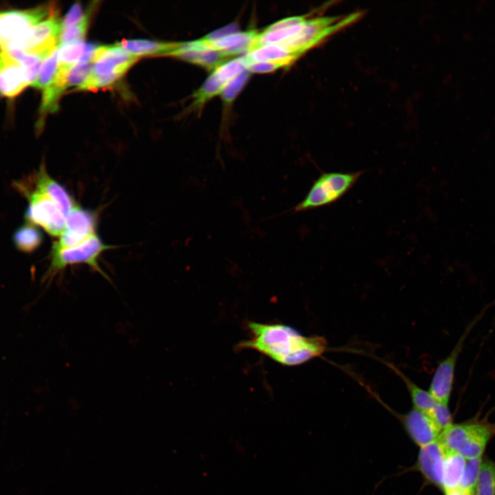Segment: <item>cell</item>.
Listing matches in <instances>:
<instances>
[{
  "label": "cell",
  "instance_id": "6da1fadb",
  "mask_svg": "<svg viewBox=\"0 0 495 495\" xmlns=\"http://www.w3.org/2000/svg\"><path fill=\"white\" fill-rule=\"evenodd\" d=\"M250 339L239 343L240 349H252L285 366H296L320 356L327 342L318 336H305L283 324L249 322Z\"/></svg>",
  "mask_w": 495,
  "mask_h": 495
},
{
  "label": "cell",
  "instance_id": "7a4b0ae2",
  "mask_svg": "<svg viewBox=\"0 0 495 495\" xmlns=\"http://www.w3.org/2000/svg\"><path fill=\"white\" fill-rule=\"evenodd\" d=\"M363 173L362 170L322 173L314 181L303 199L293 208V211H308L336 202L353 187Z\"/></svg>",
  "mask_w": 495,
  "mask_h": 495
},
{
  "label": "cell",
  "instance_id": "3957f363",
  "mask_svg": "<svg viewBox=\"0 0 495 495\" xmlns=\"http://www.w3.org/2000/svg\"><path fill=\"white\" fill-rule=\"evenodd\" d=\"M495 432V427L484 422L450 424L438 438L446 451L456 452L466 459L482 456Z\"/></svg>",
  "mask_w": 495,
  "mask_h": 495
},
{
  "label": "cell",
  "instance_id": "277c9868",
  "mask_svg": "<svg viewBox=\"0 0 495 495\" xmlns=\"http://www.w3.org/2000/svg\"><path fill=\"white\" fill-rule=\"evenodd\" d=\"M114 248L115 246L103 243L98 234H95L75 247L59 250H52L50 267L43 274L42 282L49 283L65 267L75 264H86L109 280V276L100 267L98 259L102 252Z\"/></svg>",
  "mask_w": 495,
  "mask_h": 495
},
{
  "label": "cell",
  "instance_id": "5b68a950",
  "mask_svg": "<svg viewBox=\"0 0 495 495\" xmlns=\"http://www.w3.org/2000/svg\"><path fill=\"white\" fill-rule=\"evenodd\" d=\"M15 187L28 201L27 222L41 226L52 236H60L65 229L66 217L56 204L34 188H30L24 181L15 182Z\"/></svg>",
  "mask_w": 495,
  "mask_h": 495
},
{
  "label": "cell",
  "instance_id": "8992f818",
  "mask_svg": "<svg viewBox=\"0 0 495 495\" xmlns=\"http://www.w3.org/2000/svg\"><path fill=\"white\" fill-rule=\"evenodd\" d=\"M61 24L62 22L54 12L4 49L19 50L25 53L47 57L58 48L62 31Z\"/></svg>",
  "mask_w": 495,
  "mask_h": 495
},
{
  "label": "cell",
  "instance_id": "52a82bcc",
  "mask_svg": "<svg viewBox=\"0 0 495 495\" xmlns=\"http://www.w3.org/2000/svg\"><path fill=\"white\" fill-rule=\"evenodd\" d=\"M51 11L48 6L0 11V49L19 39L30 28L52 14Z\"/></svg>",
  "mask_w": 495,
  "mask_h": 495
},
{
  "label": "cell",
  "instance_id": "ba28073f",
  "mask_svg": "<svg viewBox=\"0 0 495 495\" xmlns=\"http://www.w3.org/2000/svg\"><path fill=\"white\" fill-rule=\"evenodd\" d=\"M96 215L94 212L76 204L66 215L65 229L52 250L75 247L96 233Z\"/></svg>",
  "mask_w": 495,
  "mask_h": 495
},
{
  "label": "cell",
  "instance_id": "9c48e42d",
  "mask_svg": "<svg viewBox=\"0 0 495 495\" xmlns=\"http://www.w3.org/2000/svg\"><path fill=\"white\" fill-rule=\"evenodd\" d=\"M246 70L241 57L226 60L212 71L202 85L193 94L194 107H202L207 101L219 95L231 80Z\"/></svg>",
  "mask_w": 495,
  "mask_h": 495
},
{
  "label": "cell",
  "instance_id": "30bf717a",
  "mask_svg": "<svg viewBox=\"0 0 495 495\" xmlns=\"http://www.w3.org/2000/svg\"><path fill=\"white\" fill-rule=\"evenodd\" d=\"M466 333L461 336L450 354L439 363L432 377L428 391L441 404L448 405L450 400L456 361L463 347Z\"/></svg>",
  "mask_w": 495,
  "mask_h": 495
},
{
  "label": "cell",
  "instance_id": "8fae6325",
  "mask_svg": "<svg viewBox=\"0 0 495 495\" xmlns=\"http://www.w3.org/2000/svg\"><path fill=\"white\" fill-rule=\"evenodd\" d=\"M258 34L256 30L237 31L221 38L209 39L203 37L196 41L204 49L217 51L229 57L252 50L255 47Z\"/></svg>",
  "mask_w": 495,
  "mask_h": 495
},
{
  "label": "cell",
  "instance_id": "7c38bea8",
  "mask_svg": "<svg viewBox=\"0 0 495 495\" xmlns=\"http://www.w3.org/2000/svg\"><path fill=\"white\" fill-rule=\"evenodd\" d=\"M29 85L24 67L6 50L0 49V95L14 97Z\"/></svg>",
  "mask_w": 495,
  "mask_h": 495
},
{
  "label": "cell",
  "instance_id": "4fadbf2b",
  "mask_svg": "<svg viewBox=\"0 0 495 495\" xmlns=\"http://www.w3.org/2000/svg\"><path fill=\"white\" fill-rule=\"evenodd\" d=\"M405 428L420 448L437 441L441 429L426 412L413 408L403 417Z\"/></svg>",
  "mask_w": 495,
  "mask_h": 495
},
{
  "label": "cell",
  "instance_id": "5bb4252c",
  "mask_svg": "<svg viewBox=\"0 0 495 495\" xmlns=\"http://www.w3.org/2000/svg\"><path fill=\"white\" fill-rule=\"evenodd\" d=\"M446 450L437 439L420 448L418 468L431 483L442 488L444 461Z\"/></svg>",
  "mask_w": 495,
  "mask_h": 495
},
{
  "label": "cell",
  "instance_id": "9a60e30c",
  "mask_svg": "<svg viewBox=\"0 0 495 495\" xmlns=\"http://www.w3.org/2000/svg\"><path fill=\"white\" fill-rule=\"evenodd\" d=\"M34 189L52 199L65 215L76 205L67 190L48 174L42 164L34 175Z\"/></svg>",
  "mask_w": 495,
  "mask_h": 495
},
{
  "label": "cell",
  "instance_id": "2e32d148",
  "mask_svg": "<svg viewBox=\"0 0 495 495\" xmlns=\"http://www.w3.org/2000/svg\"><path fill=\"white\" fill-rule=\"evenodd\" d=\"M169 55L212 71L228 58L221 52L199 47L193 41L179 43L178 48Z\"/></svg>",
  "mask_w": 495,
  "mask_h": 495
},
{
  "label": "cell",
  "instance_id": "e0dca14e",
  "mask_svg": "<svg viewBox=\"0 0 495 495\" xmlns=\"http://www.w3.org/2000/svg\"><path fill=\"white\" fill-rule=\"evenodd\" d=\"M118 45L138 56L142 55H169L179 43H162L144 39L123 40Z\"/></svg>",
  "mask_w": 495,
  "mask_h": 495
},
{
  "label": "cell",
  "instance_id": "ac0fdd59",
  "mask_svg": "<svg viewBox=\"0 0 495 495\" xmlns=\"http://www.w3.org/2000/svg\"><path fill=\"white\" fill-rule=\"evenodd\" d=\"M466 459L453 451H446L442 488L445 492L458 489L465 468Z\"/></svg>",
  "mask_w": 495,
  "mask_h": 495
},
{
  "label": "cell",
  "instance_id": "d6986e66",
  "mask_svg": "<svg viewBox=\"0 0 495 495\" xmlns=\"http://www.w3.org/2000/svg\"><path fill=\"white\" fill-rule=\"evenodd\" d=\"M395 372L404 382L410 395L413 407L429 414L435 407L438 402L432 397L428 390H425L418 386L410 379L406 376L397 368L391 366Z\"/></svg>",
  "mask_w": 495,
  "mask_h": 495
},
{
  "label": "cell",
  "instance_id": "ffe728a7",
  "mask_svg": "<svg viewBox=\"0 0 495 495\" xmlns=\"http://www.w3.org/2000/svg\"><path fill=\"white\" fill-rule=\"evenodd\" d=\"M41 232L30 222L19 227L13 235V241L16 248L26 253L36 250L43 242Z\"/></svg>",
  "mask_w": 495,
  "mask_h": 495
},
{
  "label": "cell",
  "instance_id": "44dd1931",
  "mask_svg": "<svg viewBox=\"0 0 495 495\" xmlns=\"http://www.w3.org/2000/svg\"><path fill=\"white\" fill-rule=\"evenodd\" d=\"M101 58L113 61L124 72L138 59L118 44L96 47L92 60Z\"/></svg>",
  "mask_w": 495,
  "mask_h": 495
},
{
  "label": "cell",
  "instance_id": "7402d4cb",
  "mask_svg": "<svg viewBox=\"0 0 495 495\" xmlns=\"http://www.w3.org/2000/svg\"><path fill=\"white\" fill-rule=\"evenodd\" d=\"M85 47V44L82 41L59 45L58 47V68L69 72L80 60Z\"/></svg>",
  "mask_w": 495,
  "mask_h": 495
},
{
  "label": "cell",
  "instance_id": "603a6c76",
  "mask_svg": "<svg viewBox=\"0 0 495 495\" xmlns=\"http://www.w3.org/2000/svg\"><path fill=\"white\" fill-rule=\"evenodd\" d=\"M482 456L466 459L458 489L466 495H474L481 465Z\"/></svg>",
  "mask_w": 495,
  "mask_h": 495
},
{
  "label": "cell",
  "instance_id": "cb8c5ba5",
  "mask_svg": "<svg viewBox=\"0 0 495 495\" xmlns=\"http://www.w3.org/2000/svg\"><path fill=\"white\" fill-rule=\"evenodd\" d=\"M58 68V48L43 61L36 80L32 86L43 90L54 79Z\"/></svg>",
  "mask_w": 495,
  "mask_h": 495
},
{
  "label": "cell",
  "instance_id": "d4e9b609",
  "mask_svg": "<svg viewBox=\"0 0 495 495\" xmlns=\"http://www.w3.org/2000/svg\"><path fill=\"white\" fill-rule=\"evenodd\" d=\"M474 495H495V462L482 463Z\"/></svg>",
  "mask_w": 495,
  "mask_h": 495
},
{
  "label": "cell",
  "instance_id": "484cf974",
  "mask_svg": "<svg viewBox=\"0 0 495 495\" xmlns=\"http://www.w3.org/2000/svg\"><path fill=\"white\" fill-rule=\"evenodd\" d=\"M249 76L250 72L246 69L226 85L219 95L226 104L232 102L245 85Z\"/></svg>",
  "mask_w": 495,
  "mask_h": 495
},
{
  "label": "cell",
  "instance_id": "4316f807",
  "mask_svg": "<svg viewBox=\"0 0 495 495\" xmlns=\"http://www.w3.org/2000/svg\"><path fill=\"white\" fill-rule=\"evenodd\" d=\"M89 14H85L82 20L74 26L62 30L59 37V45L82 41L88 27Z\"/></svg>",
  "mask_w": 495,
  "mask_h": 495
},
{
  "label": "cell",
  "instance_id": "83f0119b",
  "mask_svg": "<svg viewBox=\"0 0 495 495\" xmlns=\"http://www.w3.org/2000/svg\"><path fill=\"white\" fill-rule=\"evenodd\" d=\"M298 58L295 56H290L277 60L252 63L246 65L245 68L249 72L269 73L277 70L279 68L289 66Z\"/></svg>",
  "mask_w": 495,
  "mask_h": 495
},
{
  "label": "cell",
  "instance_id": "f1b7e54d",
  "mask_svg": "<svg viewBox=\"0 0 495 495\" xmlns=\"http://www.w3.org/2000/svg\"><path fill=\"white\" fill-rule=\"evenodd\" d=\"M93 67L92 61L78 63L69 71L67 78V87L81 86L90 75Z\"/></svg>",
  "mask_w": 495,
  "mask_h": 495
},
{
  "label": "cell",
  "instance_id": "f546056e",
  "mask_svg": "<svg viewBox=\"0 0 495 495\" xmlns=\"http://www.w3.org/2000/svg\"><path fill=\"white\" fill-rule=\"evenodd\" d=\"M442 430L452 424V417L448 405L439 402L428 414Z\"/></svg>",
  "mask_w": 495,
  "mask_h": 495
},
{
  "label": "cell",
  "instance_id": "4dcf8cb0",
  "mask_svg": "<svg viewBox=\"0 0 495 495\" xmlns=\"http://www.w3.org/2000/svg\"><path fill=\"white\" fill-rule=\"evenodd\" d=\"M85 15L82 12L81 6L78 3H74L69 8L62 21V30L76 25L82 20Z\"/></svg>",
  "mask_w": 495,
  "mask_h": 495
},
{
  "label": "cell",
  "instance_id": "1f68e13d",
  "mask_svg": "<svg viewBox=\"0 0 495 495\" xmlns=\"http://www.w3.org/2000/svg\"><path fill=\"white\" fill-rule=\"evenodd\" d=\"M305 17L306 16H295L284 18L278 21H276L270 25L268 27L265 28L263 31L271 32L287 28L300 23L305 19Z\"/></svg>",
  "mask_w": 495,
  "mask_h": 495
},
{
  "label": "cell",
  "instance_id": "d6a6232c",
  "mask_svg": "<svg viewBox=\"0 0 495 495\" xmlns=\"http://www.w3.org/2000/svg\"><path fill=\"white\" fill-rule=\"evenodd\" d=\"M445 494L446 495H466L465 494H464L463 492L460 491L459 489L446 492H445Z\"/></svg>",
  "mask_w": 495,
  "mask_h": 495
}]
</instances>
